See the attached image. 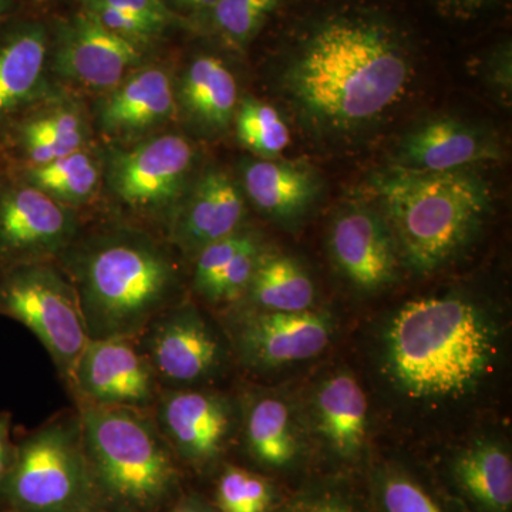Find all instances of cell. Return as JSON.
Masks as SVG:
<instances>
[{
    "instance_id": "4dcf8cb0",
    "label": "cell",
    "mask_w": 512,
    "mask_h": 512,
    "mask_svg": "<svg viewBox=\"0 0 512 512\" xmlns=\"http://www.w3.org/2000/svg\"><path fill=\"white\" fill-rule=\"evenodd\" d=\"M281 3L282 0H218L192 23L191 29L211 33L229 49L244 52Z\"/></svg>"
},
{
    "instance_id": "83f0119b",
    "label": "cell",
    "mask_w": 512,
    "mask_h": 512,
    "mask_svg": "<svg viewBox=\"0 0 512 512\" xmlns=\"http://www.w3.org/2000/svg\"><path fill=\"white\" fill-rule=\"evenodd\" d=\"M244 298L256 311H311L316 302V286L295 258L264 251Z\"/></svg>"
},
{
    "instance_id": "4316f807",
    "label": "cell",
    "mask_w": 512,
    "mask_h": 512,
    "mask_svg": "<svg viewBox=\"0 0 512 512\" xmlns=\"http://www.w3.org/2000/svg\"><path fill=\"white\" fill-rule=\"evenodd\" d=\"M23 183L80 211L100 197L103 185V147L94 141L67 156L39 165H6Z\"/></svg>"
},
{
    "instance_id": "d590c367",
    "label": "cell",
    "mask_w": 512,
    "mask_h": 512,
    "mask_svg": "<svg viewBox=\"0 0 512 512\" xmlns=\"http://www.w3.org/2000/svg\"><path fill=\"white\" fill-rule=\"evenodd\" d=\"M488 80L491 86L504 100L511 96V46L503 45L488 60Z\"/></svg>"
},
{
    "instance_id": "f546056e",
    "label": "cell",
    "mask_w": 512,
    "mask_h": 512,
    "mask_svg": "<svg viewBox=\"0 0 512 512\" xmlns=\"http://www.w3.org/2000/svg\"><path fill=\"white\" fill-rule=\"evenodd\" d=\"M276 512H370L365 480L343 473L308 477Z\"/></svg>"
},
{
    "instance_id": "8992f818",
    "label": "cell",
    "mask_w": 512,
    "mask_h": 512,
    "mask_svg": "<svg viewBox=\"0 0 512 512\" xmlns=\"http://www.w3.org/2000/svg\"><path fill=\"white\" fill-rule=\"evenodd\" d=\"M99 507L77 410L59 413L15 441L12 463L0 480V511L96 512Z\"/></svg>"
},
{
    "instance_id": "60d3db41",
    "label": "cell",
    "mask_w": 512,
    "mask_h": 512,
    "mask_svg": "<svg viewBox=\"0 0 512 512\" xmlns=\"http://www.w3.org/2000/svg\"><path fill=\"white\" fill-rule=\"evenodd\" d=\"M22 0H0V23L18 12Z\"/></svg>"
},
{
    "instance_id": "ac0fdd59",
    "label": "cell",
    "mask_w": 512,
    "mask_h": 512,
    "mask_svg": "<svg viewBox=\"0 0 512 512\" xmlns=\"http://www.w3.org/2000/svg\"><path fill=\"white\" fill-rule=\"evenodd\" d=\"M329 251L343 278L362 292H379L397 281L396 241L377 207L362 202L340 208L329 229Z\"/></svg>"
},
{
    "instance_id": "1f68e13d",
    "label": "cell",
    "mask_w": 512,
    "mask_h": 512,
    "mask_svg": "<svg viewBox=\"0 0 512 512\" xmlns=\"http://www.w3.org/2000/svg\"><path fill=\"white\" fill-rule=\"evenodd\" d=\"M232 127L239 146L255 158L274 160L291 143V131L281 113L256 97H241Z\"/></svg>"
},
{
    "instance_id": "836d02e7",
    "label": "cell",
    "mask_w": 512,
    "mask_h": 512,
    "mask_svg": "<svg viewBox=\"0 0 512 512\" xmlns=\"http://www.w3.org/2000/svg\"><path fill=\"white\" fill-rule=\"evenodd\" d=\"M254 232L244 227L235 234L208 245L195 255L192 288L200 298L205 299L229 262L247 244Z\"/></svg>"
},
{
    "instance_id": "277c9868",
    "label": "cell",
    "mask_w": 512,
    "mask_h": 512,
    "mask_svg": "<svg viewBox=\"0 0 512 512\" xmlns=\"http://www.w3.org/2000/svg\"><path fill=\"white\" fill-rule=\"evenodd\" d=\"M372 185L400 261L414 274L439 271L470 247L493 205L490 185L473 167L441 173L393 167Z\"/></svg>"
},
{
    "instance_id": "7a4b0ae2",
    "label": "cell",
    "mask_w": 512,
    "mask_h": 512,
    "mask_svg": "<svg viewBox=\"0 0 512 512\" xmlns=\"http://www.w3.org/2000/svg\"><path fill=\"white\" fill-rule=\"evenodd\" d=\"M57 262L76 288L90 340L137 339L181 301L173 245L131 222L80 232Z\"/></svg>"
},
{
    "instance_id": "e0dca14e",
    "label": "cell",
    "mask_w": 512,
    "mask_h": 512,
    "mask_svg": "<svg viewBox=\"0 0 512 512\" xmlns=\"http://www.w3.org/2000/svg\"><path fill=\"white\" fill-rule=\"evenodd\" d=\"M328 312H266L249 309L235 323V348L245 365L279 369L319 356L332 340Z\"/></svg>"
},
{
    "instance_id": "ee69618b",
    "label": "cell",
    "mask_w": 512,
    "mask_h": 512,
    "mask_svg": "<svg viewBox=\"0 0 512 512\" xmlns=\"http://www.w3.org/2000/svg\"><path fill=\"white\" fill-rule=\"evenodd\" d=\"M0 512H6V511H0Z\"/></svg>"
},
{
    "instance_id": "7bdbcfd3",
    "label": "cell",
    "mask_w": 512,
    "mask_h": 512,
    "mask_svg": "<svg viewBox=\"0 0 512 512\" xmlns=\"http://www.w3.org/2000/svg\"><path fill=\"white\" fill-rule=\"evenodd\" d=\"M168 512H174V511H173V510H170V511H168Z\"/></svg>"
},
{
    "instance_id": "2e32d148",
    "label": "cell",
    "mask_w": 512,
    "mask_h": 512,
    "mask_svg": "<svg viewBox=\"0 0 512 512\" xmlns=\"http://www.w3.org/2000/svg\"><path fill=\"white\" fill-rule=\"evenodd\" d=\"M56 89L50 74V26L18 10L0 23V137Z\"/></svg>"
},
{
    "instance_id": "6da1fadb",
    "label": "cell",
    "mask_w": 512,
    "mask_h": 512,
    "mask_svg": "<svg viewBox=\"0 0 512 512\" xmlns=\"http://www.w3.org/2000/svg\"><path fill=\"white\" fill-rule=\"evenodd\" d=\"M413 60L402 33L375 13L340 12L313 23L293 49L282 87L320 136L369 130L404 96Z\"/></svg>"
},
{
    "instance_id": "e575fe53",
    "label": "cell",
    "mask_w": 512,
    "mask_h": 512,
    "mask_svg": "<svg viewBox=\"0 0 512 512\" xmlns=\"http://www.w3.org/2000/svg\"><path fill=\"white\" fill-rule=\"evenodd\" d=\"M82 8L104 6V8L120 10L156 22L168 30L187 26V22L170 9L165 0H80Z\"/></svg>"
},
{
    "instance_id": "f35d334b",
    "label": "cell",
    "mask_w": 512,
    "mask_h": 512,
    "mask_svg": "<svg viewBox=\"0 0 512 512\" xmlns=\"http://www.w3.org/2000/svg\"><path fill=\"white\" fill-rule=\"evenodd\" d=\"M174 512H218L207 498L200 494H187L178 498L171 508Z\"/></svg>"
},
{
    "instance_id": "7c38bea8",
    "label": "cell",
    "mask_w": 512,
    "mask_h": 512,
    "mask_svg": "<svg viewBox=\"0 0 512 512\" xmlns=\"http://www.w3.org/2000/svg\"><path fill=\"white\" fill-rule=\"evenodd\" d=\"M153 413L174 456L195 471L217 466L239 427L229 397L195 387L161 389Z\"/></svg>"
},
{
    "instance_id": "9c48e42d",
    "label": "cell",
    "mask_w": 512,
    "mask_h": 512,
    "mask_svg": "<svg viewBox=\"0 0 512 512\" xmlns=\"http://www.w3.org/2000/svg\"><path fill=\"white\" fill-rule=\"evenodd\" d=\"M153 50L111 32L84 9L50 26V74L64 92L96 99L148 62Z\"/></svg>"
},
{
    "instance_id": "8fae6325",
    "label": "cell",
    "mask_w": 512,
    "mask_h": 512,
    "mask_svg": "<svg viewBox=\"0 0 512 512\" xmlns=\"http://www.w3.org/2000/svg\"><path fill=\"white\" fill-rule=\"evenodd\" d=\"M83 231L80 211L0 174V271L33 262L57 261Z\"/></svg>"
},
{
    "instance_id": "f1b7e54d",
    "label": "cell",
    "mask_w": 512,
    "mask_h": 512,
    "mask_svg": "<svg viewBox=\"0 0 512 512\" xmlns=\"http://www.w3.org/2000/svg\"><path fill=\"white\" fill-rule=\"evenodd\" d=\"M291 491L261 471L225 464L215 481L211 504L218 512H276Z\"/></svg>"
},
{
    "instance_id": "44dd1931",
    "label": "cell",
    "mask_w": 512,
    "mask_h": 512,
    "mask_svg": "<svg viewBox=\"0 0 512 512\" xmlns=\"http://www.w3.org/2000/svg\"><path fill=\"white\" fill-rule=\"evenodd\" d=\"M177 123L194 140H220L234 126L239 84L231 66L212 53H195L174 72Z\"/></svg>"
},
{
    "instance_id": "603a6c76",
    "label": "cell",
    "mask_w": 512,
    "mask_h": 512,
    "mask_svg": "<svg viewBox=\"0 0 512 512\" xmlns=\"http://www.w3.org/2000/svg\"><path fill=\"white\" fill-rule=\"evenodd\" d=\"M433 476L466 512H512V457L503 441H470Z\"/></svg>"
},
{
    "instance_id": "484cf974",
    "label": "cell",
    "mask_w": 512,
    "mask_h": 512,
    "mask_svg": "<svg viewBox=\"0 0 512 512\" xmlns=\"http://www.w3.org/2000/svg\"><path fill=\"white\" fill-rule=\"evenodd\" d=\"M363 480L370 512H466L433 474L406 461L369 463Z\"/></svg>"
},
{
    "instance_id": "30bf717a",
    "label": "cell",
    "mask_w": 512,
    "mask_h": 512,
    "mask_svg": "<svg viewBox=\"0 0 512 512\" xmlns=\"http://www.w3.org/2000/svg\"><path fill=\"white\" fill-rule=\"evenodd\" d=\"M137 342L158 382L168 389L210 382L227 365L228 346L221 333L188 301L158 315Z\"/></svg>"
},
{
    "instance_id": "ba28073f",
    "label": "cell",
    "mask_w": 512,
    "mask_h": 512,
    "mask_svg": "<svg viewBox=\"0 0 512 512\" xmlns=\"http://www.w3.org/2000/svg\"><path fill=\"white\" fill-rule=\"evenodd\" d=\"M0 315L22 323L52 357L67 387L90 342L76 288L57 261L0 271Z\"/></svg>"
},
{
    "instance_id": "d6986e66",
    "label": "cell",
    "mask_w": 512,
    "mask_h": 512,
    "mask_svg": "<svg viewBox=\"0 0 512 512\" xmlns=\"http://www.w3.org/2000/svg\"><path fill=\"white\" fill-rule=\"evenodd\" d=\"M247 198L237 178L220 167L201 168L165 225V239L195 258L208 245L245 227Z\"/></svg>"
},
{
    "instance_id": "5b68a950",
    "label": "cell",
    "mask_w": 512,
    "mask_h": 512,
    "mask_svg": "<svg viewBox=\"0 0 512 512\" xmlns=\"http://www.w3.org/2000/svg\"><path fill=\"white\" fill-rule=\"evenodd\" d=\"M77 412L100 505L154 512L174 497L180 467L153 410L79 403Z\"/></svg>"
},
{
    "instance_id": "b9f144b4",
    "label": "cell",
    "mask_w": 512,
    "mask_h": 512,
    "mask_svg": "<svg viewBox=\"0 0 512 512\" xmlns=\"http://www.w3.org/2000/svg\"><path fill=\"white\" fill-rule=\"evenodd\" d=\"M6 164L5 160H3L2 153H0V174L3 173V170H5Z\"/></svg>"
},
{
    "instance_id": "3957f363",
    "label": "cell",
    "mask_w": 512,
    "mask_h": 512,
    "mask_svg": "<svg viewBox=\"0 0 512 512\" xmlns=\"http://www.w3.org/2000/svg\"><path fill=\"white\" fill-rule=\"evenodd\" d=\"M500 330L484 306L461 295L404 303L383 333V367L417 402H450L476 392L493 372Z\"/></svg>"
},
{
    "instance_id": "d4e9b609",
    "label": "cell",
    "mask_w": 512,
    "mask_h": 512,
    "mask_svg": "<svg viewBox=\"0 0 512 512\" xmlns=\"http://www.w3.org/2000/svg\"><path fill=\"white\" fill-rule=\"evenodd\" d=\"M238 171L249 204L278 225L302 221L322 194L318 173L302 161L251 157L241 161Z\"/></svg>"
},
{
    "instance_id": "5bb4252c",
    "label": "cell",
    "mask_w": 512,
    "mask_h": 512,
    "mask_svg": "<svg viewBox=\"0 0 512 512\" xmlns=\"http://www.w3.org/2000/svg\"><path fill=\"white\" fill-rule=\"evenodd\" d=\"M79 403L154 410L161 384L137 339L90 340L70 386Z\"/></svg>"
},
{
    "instance_id": "ab89813d",
    "label": "cell",
    "mask_w": 512,
    "mask_h": 512,
    "mask_svg": "<svg viewBox=\"0 0 512 512\" xmlns=\"http://www.w3.org/2000/svg\"><path fill=\"white\" fill-rule=\"evenodd\" d=\"M441 6L458 13H474L487 8L495 0H437Z\"/></svg>"
},
{
    "instance_id": "7402d4cb",
    "label": "cell",
    "mask_w": 512,
    "mask_h": 512,
    "mask_svg": "<svg viewBox=\"0 0 512 512\" xmlns=\"http://www.w3.org/2000/svg\"><path fill=\"white\" fill-rule=\"evenodd\" d=\"M501 147L493 131L457 117H433L404 134L393 167L419 173L461 170L498 160Z\"/></svg>"
},
{
    "instance_id": "d6a6232c",
    "label": "cell",
    "mask_w": 512,
    "mask_h": 512,
    "mask_svg": "<svg viewBox=\"0 0 512 512\" xmlns=\"http://www.w3.org/2000/svg\"><path fill=\"white\" fill-rule=\"evenodd\" d=\"M264 251L261 238L254 232L247 244L229 262L204 301L212 305H221V303H231L244 298L256 264Z\"/></svg>"
},
{
    "instance_id": "cb8c5ba5",
    "label": "cell",
    "mask_w": 512,
    "mask_h": 512,
    "mask_svg": "<svg viewBox=\"0 0 512 512\" xmlns=\"http://www.w3.org/2000/svg\"><path fill=\"white\" fill-rule=\"evenodd\" d=\"M241 421L242 443L256 471L276 480L299 474L308 478V447L285 399L274 394L252 397Z\"/></svg>"
},
{
    "instance_id": "4fadbf2b",
    "label": "cell",
    "mask_w": 512,
    "mask_h": 512,
    "mask_svg": "<svg viewBox=\"0 0 512 512\" xmlns=\"http://www.w3.org/2000/svg\"><path fill=\"white\" fill-rule=\"evenodd\" d=\"M92 101L94 136L103 141L101 146L136 143L177 121L174 70L151 60Z\"/></svg>"
},
{
    "instance_id": "52a82bcc",
    "label": "cell",
    "mask_w": 512,
    "mask_h": 512,
    "mask_svg": "<svg viewBox=\"0 0 512 512\" xmlns=\"http://www.w3.org/2000/svg\"><path fill=\"white\" fill-rule=\"evenodd\" d=\"M103 147L101 194L131 220L170 221L201 171L197 144L184 131L164 130L128 146Z\"/></svg>"
},
{
    "instance_id": "ffe728a7",
    "label": "cell",
    "mask_w": 512,
    "mask_h": 512,
    "mask_svg": "<svg viewBox=\"0 0 512 512\" xmlns=\"http://www.w3.org/2000/svg\"><path fill=\"white\" fill-rule=\"evenodd\" d=\"M312 417L332 473L363 476L369 466V403L348 372L333 373L316 387Z\"/></svg>"
},
{
    "instance_id": "74e56055",
    "label": "cell",
    "mask_w": 512,
    "mask_h": 512,
    "mask_svg": "<svg viewBox=\"0 0 512 512\" xmlns=\"http://www.w3.org/2000/svg\"><path fill=\"white\" fill-rule=\"evenodd\" d=\"M217 2L218 0H165L170 9L187 22L188 28Z\"/></svg>"
},
{
    "instance_id": "9a60e30c",
    "label": "cell",
    "mask_w": 512,
    "mask_h": 512,
    "mask_svg": "<svg viewBox=\"0 0 512 512\" xmlns=\"http://www.w3.org/2000/svg\"><path fill=\"white\" fill-rule=\"evenodd\" d=\"M96 141L90 107L83 97L57 89L23 113L0 137L6 165H39Z\"/></svg>"
},
{
    "instance_id": "8d00e7d4",
    "label": "cell",
    "mask_w": 512,
    "mask_h": 512,
    "mask_svg": "<svg viewBox=\"0 0 512 512\" xmlns=\"http://www.w3.org/2000/svg\"><path fill=\"white\" fill-rule=\"evenodd\" d=\"M12 420L10 412H0V480L12 463L15 441L12 440Z\"/></svg>"
}]
</instances>
